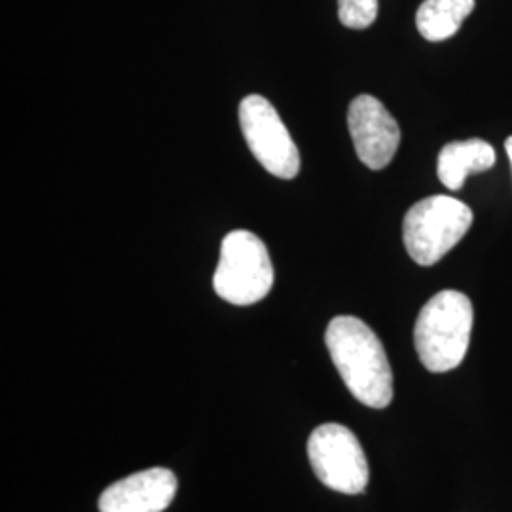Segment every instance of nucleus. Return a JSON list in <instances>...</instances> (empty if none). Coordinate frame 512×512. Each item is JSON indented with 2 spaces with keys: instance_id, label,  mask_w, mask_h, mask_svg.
Masks as SVG:
<instances>
[{
  "instance_id": "obj_1",
  "label": "nucleus",
  "mask_w": 512,
  "mask_h": 512,
  "mask_svg": "<svg viewBox=\"0 0 512 512\" xmlns=\"http://www.w3.org/2000/svg\"><path fill=\"white\" fill-rule=\"evenodd\" d=\"M325 342L332 363L359 403L385 408L393 401V374L384 346L374 330L351 315L334 317Z\"/></svg>"
},
{
  "instance_id": "obj_2",
  "label": "nucleus",
  "mask_w": 512,
  "mask_h": 512,
  "mask_svg": "<svg viewBox=\"0 0 512 512\" xmlns=\"http://www.w3.org/2000/svg\"><path fill=\"white\" fill-rule=\"evenodd\" d=\"M473 330V304L463 293L442 291L421 308L414 342L429 372H450L467 355Z\"/></svg>"
},
{
  "instance_id": "obj_3",
  "label": "nucleus",
  "mask_w": 512,
  "mask_h": 512,
  "mask_svg": "<svg viewBox=\"0 0 512 512\" xmlns=\"http://www.w3.org/2000/svg\"><path fill=\"white\" fill-rule=\"evenodd\" d=\"M272 285L274 266L264 241L247 230L230 232L220 247L215 293L230 304L251 306L266 298Z\"/></svg>"
},
{
  "instance_id": "obj_4",
  "label": "nucleus",
  "mask_w": 512,
  "mask_h": 512,
  "mask_svg": "<svg viewBox=\"0 0 512 512\" xmlns=\"http://www.w3.org/2000/svg\"><path fill=\"white\" fill-rule=\"evenodd\" d=\"M473 224V211L450 196H431L414 203L403 224L408 255L420 266H433L452 251Z\"/></svg>"
},
{
  "instance_id": "obj_5",
  "label": "nucleus",
  "mask_w": 512,
  "mask_h": 512,
  "mask_svg": "<svg viewBox=\"0 0 512 512\" xmlns=\"http://www.w3.org/2000/svg\"><path fill=\"white\" fill-rule=\"evenodd\" d=\"M313 473L334 492L363 494L368 484V461L357 437L340 423L319 425L308 440Z\"/></svg>"
},
{
  "instance_id": "obj_6",
  "label": "nucleus",
  "mask_w": 512,
  "mask_h": 512,
  "mask_svg": "<svg viewBox=\"0 0 512 512\" xmlns=\"http://www.w3.org/2000/svg\"><path fill=\"white\" fill-rule=\"evenodd\" d=\"M239 126L260 165L279 179H294L300 154L274 105L262 95H247L239 105Z\"/></svg>"
},
{
  "instance_id": "obj_7",
  "label": "nucleus",
  "mask_w": 512,
  "mask_h": 512,
  "mask_svg": "<svg viewBox=\"0 0 512 512\" xmlns=\"http://www.w3.org/2000/svg\"><path fill=\"white\" fill-rule=\"evenodd\" d=\"M348 126L355 152L366 167L378 171L391 164L401 143V129L376 97L359 95L351 101Z\"/></svg>"
},
{
  "instance_id": "obj_8",
  "label": "nucleus",
  "mask_w": 512,
  "mask_h": 512,
  "mask_svg": "<svg viewBox=\"0 0 512 512\" xmlns=\"http://www.w3.org/2000/svg\"><path fill=\"white\" fill-rule=\"evenodd\" d=\"M177 494V476L164 467H154L126 476L99 497L101 512H162Z\"/></svg>"
},
{
  "instance_id": "obj_9",
  "label": "nucleus",
  "mask_w": 512,
  "mask_h": 512,
  "mask_svg": "<svg viewBox=\"0 0 512 512\" xmlns=\"http://www.w3.org/2000/svg\"><path fill=\"white\" fill-rule=\"evenodd\" d=\"M495 165V150L490 143L480 139L450 143L440 150L439 173L440 183L450 190H459L469 173L488 171Z\"/></svg>"
},
{
  "instance_id": "obj_10",
  "label": "nucleus",
  "mask_w": 512,
  "mask_h": 512,
  "mask_svg": "<svg viewBox=\"0 0 512 512\" xmlns=\"http://www.w3.org/2000/svg\"><path fill=\"white\" fill-rule=\"evenodd\" d=\"M473 8L475 0H425L416 14L418 31L429 42L454 37Z\"/></svg>"
},
{
  "instance_id": "obj_11",
  "label": "nucleus",
  "mask_w": 512,
  "mask_h": 512,
  "mask_svg": "<svg viewBox=\"0 0 512 512\" xmlns=\"http://www.w3.org/2000/svg\"><path fill=\"white\" fill-rule=\"evenodd\" d=\"M338 18L349 29H366L378 18V0H338Z\"/></svg>"
},
{
  "instance_id": "obj_12",
  "label": "nucleus",
  "mask_w": 512,
  "mask_h": 512,
  "mask_svg": "<svg viewBox=\"0 0 512 512\" xmlns=\"http://www.w3.org/2000/svg\"><path fill=\"white\" fill-rule=\"evenodd\" d=\"M505 148H507V154H509V158H511L512 165V137H509V139L505 141Z\"/></svg>"
}]
</instances>
